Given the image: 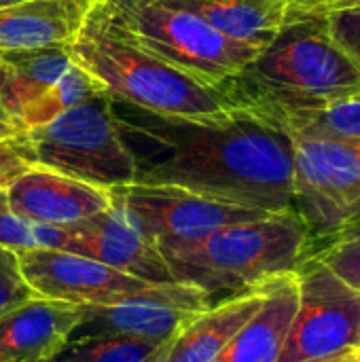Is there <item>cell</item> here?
<instances>
[{
    "mask_svg": "<svg viewBox=\"0 0 360 362\" xmlns=\"http://www.w3.org/2000/svg\"><path fill=\"white\" fill-rule=\"evenodd\" d=\"M68 53L72 64L93 76L112 100L163 117L216 119L229 112L219 89L191 78L119 34L100 2L85 17Z\"/></svg>",
    "mask_w": 360,
    "mask_h": 362,
    "instance_id": "cell-4",
    "label": "cell"
},
{
    "mask_svg": "<svg viewBox=\"0 0 360 362\" xmlns=\"http://www.w3.org/2000/svg\"><path fill=\"white\" fill-rule=\"evenodd\" d=\"M170 303L127 301L115 305H83L81 322L70 339L76 337H132L153 344H170L182 325L193 316Z\"/></svg>",
    "mask_w": 360,
    "mask_h": 362,
    "instance_id": "cell-17",
    "label": "cell"
},
{
    "mask_svg": "<svg viewBox=\"0 0 360 362\" xmlns=\"http://www.w3.org/2000/svg\"><path fill=\"white\" fill-rule=\"evenodd\" d=\"M240 42L265 49L291 17L293 0H166Z\"/></svg>",
    "mask_w": 360,
    "mask_h": 362,
    "instance_id": "cell-18",
    "label": "cell"
},
{
    "mask_svg": "<svg viewBox=\"0 0 360 362\" xmlns=\"http://www.w3.org/2000/svg\"><path fill=\"white\" fill-rule=\"evenodd\" d=\"M110 197L157 248L178 242H193L219 227L255 221L269 214L221 204L168 185L132 182L110 189Z\"/></svg>",
    "mask_w": 360,
    "mask_h": 362,
    "instance_id": "cell-10",
    "label": "cell"
},
{
    "mask_svg": "<svg viewBox=\"0 0 360 362\" xmlns=\"http://www.w3.org/2000/svg\"><path fill=\"white\" fill-rule=\"evenodd\" d=\"M100 95H108V93L83 68L72 66L55 85H51L40 98H36L32 104H28L21 110V115L15 119L17 132H25V129L45 125L51 119L59 117L62 112H66L79 104H85L93 98H100Z\"/></svg>",
    "mask_w": 360,
    "mask_h": 362,
    "instance_id": "cell-21",
    "label": "cell"
},
{
    "mask_svg": "<svg viewBox=\"0 0 360 362\" xmlns=\"http://www.w3.org/2000/svg\"><path fill=\"white\" fill-rule=\"evenodd\" d=\"M15 2H21V0H0V6H6V4H15Z\"/></svg>",
    "mask_w": 360,
    "mask_h": 362,
    "instance_id": "cell-30",
    "label": "cell"
},
{
    "mask_svg": "<svg viewBox=\"0 0 360 362\" xmlns=\"http://www.w3.org/2000/svg\"><path fill=\"white\" fill-rule=\"evenodd\" d=\"M17 134H19L17 132V125L13 123V119L6 115V110L0 104V142H6V140H11Z\"/></svg>",
    "mask_w": 360,
    "mask_h": 362,
    "instance_id": "cell-28",
    "label": "cell"
},
{
    "mask_svg": "<svg viewBox=\"0 0 360 362\" xmlns=\"http://www.w3.org/2000/svg\"><path fill=\"white\" fill-rule=\"evenodd\" d=\"M295 212L318 240L360 214V140L291 138Z\"/></svg>",
    "mask_w": 360,
    "mask_h": 362,
    "instance_id": "cell-9",
    "label": "cell"
},
{
    "mask_svg": "<svg viewBox=\"0 0 360 362\" xmlns=\"http://www.w3.org/2000/svg\"><path fill=\"white\" fill-rule=\"evenodd\" d=\"M297 310L278 362L329 358L360 350V291L314 255L295 269Z\"/></svg>",
    "mask_w": 360,
    "mask_h": 362,
    "instance_id": "cell-8",
    "label": "cell"
},
{
    "mask_svg": "<svg viewBox=\"0 0 360 362\" xmlns=\"http://www.w3.org/2000/svg\"><path fill=\"white\" fill-rule=\"evenodd\" d=\"M174 280L204 293L208 305L293 274L310 250V231L295 210L219 227L193 242L157 248Z\"/></svg>",
    "mask_w": 360,
    "mask_h": 362,
    "instance_id": "cell-3",
    "label": "cell"
},
{
    "mask_svg": "<svg viewBox=\"0 0 360 362\" xmlns=\"http://www.w3.org/2000/svg\"><path fill=\"white\" fill-rule=\"evenodd\" d=\"M356 362H360V350H359V358H356Z\"/></svg>",
    "mask_w": 360,
    "mask_h": 362,
    "instance_id": "cell-31",
    "label": "cell"
},
{
    "mask_svg": "<svg viewBox=\"0 0 360 362\" xmlns=\"http://www.w3.org/2000/svg\"><path fill=\"white\" fill-rule=\"evenodd\" d=\"M32 297H36V293L30 288L21 272L19 252L0 246V314L25 303Z\"/></svg>",
    "mask_w": 360,
    "mask_h": 362,
    "instance_id": "cell-24",
    "label": "cell"
},
{
    "mask_svg": "<svg viewBox=\"0 0 360 362\" xmlns=\"http://www.w3.org/2000/svg\"><path fill=\"white\" fill-rule=\"evenodd\" d=\"M21 272L38 297L74 305H115L127 301L170 303L185 310H206L204 293L178 282H149L123 274L95 259L55 250L32 248L19 252Z\"/></svg>",
    "mask_w": 360,
    "mask_h": 362,
    "instance_id": "cell-7",
    "label": "cell"
},
{
    "mask_svg": "<svg viewBox=\"0 0 360 362\" xmlns=\"http://www.w3.org/2000/svg\"><path fill=\"white\" fill-rule=\"evenodd\" d=\"M356 358H359V350H356V352H348V354H339V356L312 358V361H299V362H356Z\"/></svg>",
    "mask_w": 360,
    "mask_h": 362,
    "instance_id": "cell-29",
    "label": "cell"
},
{
    "mask_svg": "<svg viewBox=\"0 0 360 362\" xmlns=\"http://www.w3.org/2000/svg\"><path fill=\"white\" fill-rule=\"evenodd\" d=\"M263 297L261 284L195 312L166 346L159 362H214L231 337L255 316Z\"/></svg>",
    "mask_w": 360,
    "mask_h": 362,
    "instance_id": "cell-15",
    "label": "cell"
},
{
    "mask_svg": "<svg viewBox=\"0 0 360 362\" xmlns=\"http://www.w3.org/2000/svg\"><path fill=\"white\" fill-rule=\"evenodd\" d=\"M36 238L40 248L83 255L149 282H176L157 246L127 218V214L115 202L108 210L76 225H36Z\"/></svg>",
    "mask_w": 360,
    "mask_h": 362,
    "instance_id": "cell-11",
    "label": "cell"
},
{
    "mask_svg": "<svg viewBox=\"0 0 360 362\" xmlns=\"http://www.w3.org/2000/svg\"><path fill=\"white\" fill-rule=\"evenodd\" d=\"M0 246L15 252H25L38 246L36 225L17 216L6 199V189H0Z\"/></svg>",
    "mask_w": 360,
    "mask_h": 362,
    "instance_id": "cell-25",
    "label": "cell"
},
{
    "mask_svg": "<svg viewBox=\"0 0 360 362\" xmlns=\"http://www.w3.org/2000/svg\"><path fill=\"white\" fill-rule=\"evenodd\" d=\"M100 0H21L0 6V53L68 47Z\"/></svg>",
    "mask_w": 360,
    "mask_h": 362,
    "instance_id": "cell-14",
    "label": "cell"
},
{
    "mask_svg": "<svg viewBox=\"0 0 360 362\" xmlns=\"http://www.w3.org/2000/svg\"><path fill=\"white\" fill-rule=\"evenodd\" d=\"M6 199L17 216L45 227L76 225L112 206L110 191L45 168L21 172L6 187Z\"/></svg>",
    "mask_w": 360,
    "mask_h": 362,
    "instance_id": "cell-12",
    "label": "cell"
},
{
    "mask_svg": "<svg viewBox=\"0 0 360 362\" xmlns=\"http://www.w3.org/2000/svg\"><path fill=\"white\" fill-rule=\"evenodd\" d=\"M110 108L136 182L269 214L295 210L293 140L269 119L233 106L216 119L163 117L112 98Z\"/></svg>",
    "mask_w": 360,
    "mask_h": 362,
    "instance_id": "cell-1",
    "label": "cell"
},
{
    "mask_svg": "<svg viewBox=\"0 0 360 362\" xmlns=\"http://www.w3.org/2000/svg\"><path fill=\"white\" fill-rule=\"evenodd\" d=\"M8 144L30 168H45L106 191L132 185L138 176L134 155L117 129L108 95L19 132Z\"/></svg>",
    "mask_w": 360,
    "mask_h": 362,
    "instance_id": "cell-6",
    "label": "cell"
},
{
    "mask_svg": "<svg viewBox=\"0 0 360 362\" xmlns=\"http://www.w3.org/2000/svg\"><path fill=\"white\" fill-rule=\"evenodd\" d=\"M219 91L236 108H318L360 93V66L333 40L325 17H297Z\"/></svg>",
    "mask_w": 360,
    "mask_h": 362,
    "instance_id": "cell-2",
    "label": "cell"
},
{
    "mask_svg": "<svg viewBox=\"0 0 360 362\" xmlns=\"http://www.w3.org/2000/svg\"><path fill=\"white\" fill-rule=\"evenodd\" d=\"M325 19L333 40L360 66V2L333 8Z\"/></svg>",
    "mask_w": 360,
    "mask_h": 362,
    "instance_id": "cell-26",
    "label": "cell"
},
{
    "mask_svg": "<svg viewBox=\"0 0 360 362\" xmlns=\"http://www.w3.org/2000/svg\"><path fill=\"white\" fill-rule=\"evenodd\" d=\"M100 8L127 40L214 89L240 74L261 51L166 0H100Z\"/></svg>",
    "mask_w": 360,
    "mask_h": 362,
    "instance_id": "cell-5",
    "label": "cell"
},
{
    "mask_svg": "<svg viewBox=\"0 0 360 362\" xmlns=\"http://www.w3.org/2000/svg\"><path fill=\"white\" fill-rule=\"evenodd\" d=\"M166 346L132 337H76L47 362H159Z\"/></svg>",
    "mask_w": 360,
    "mask_h": 362,
    "instance_id": "cell-22",
    "label": "cell"
},
{
    "mask_svg": "<svg viewBox=\"0 0 360 362\" xmlns=\"http://www.w3.org/2000/svg\"><path fill=\"white\" fill-rule=\"evenodd\" d=\"M308 252L331 267L352 288L360 291V214L335 231L310 240Z\"/></svg>",
    "mask_w": 360,
    "mask_h": 362,
    "instance_id": "cell-23",
    "label": "cell"
},
{
    "mask_svg": "<svg viewBox=\"0 0 360 362\" xmlns=\"http://www.w3.org/2000/svg\"><path fill=\"white\" fill-rule=\"evenodd\" d=\"M236 108V106H233ZM257 112L291 138H323V140H360V93L318 106V108H244Z\"/></svg>",
    "mask_w": 360,
    "mask_h": 362,
    "instance_id": "cell-20",
    "label": "cell"
},
{
    "mask_svg": "<svg viewBox=\"0 0 360 362\" xmlns=\"http://www.w3.org/2000/svg\"><path fill=\"white\" fill-rule=\"evenodd\" d=\"M83 305L32 297L0 314V362H47L72 337Z\"/></svg>",
    "mask_w": 360,
    "mask_h": 362,
    "instance_id": "cell-13",
    "label": "cell"
},
{
    "mask_svg": "<svg viewBox=\"0 0 360 362\" xmlns=\"http://www.w3.org/2000/svg\"><path fill=\"white\" fill-rule=\"evenodd\" d=\"M72 66L68 47L62 45L0 53V104L13 123Z\"/></svg>",
    "mask_w": 360,
    "mask_h": 362,
    "instance_id": "cell-19",
    "label": "cell"
},
{
    "mask_svg": "<svg viewBox=\"0 0 360 362\" xmlns=\"http://www.w3.org/2000/svg\"><path fill=\"white\" fill-rule=\"evenodd\" d=\"M265 297L255 316L231 337L214 362H278L297 310V278L284 274L263 284Z\"/></svg>",
    "mask_w": 360,
    "mask_h": 362,
    "instance_id": "cell-16",
    "label": "cell"
},
{
    "mask_svg": "<svg viewBox=\"0 0 360 362\" xmlns=\"http://www.w3.org/2000/svg\"><path fill=\"white\" fill-rule=\"evenodd\" d=\"M30 165L23 163V159L15 153V148L6 142H0V189H6L21 172H25Z\"/></svg>",
    "mask_w": 360,
    "mask_h": 362,
    "instance_id": "cell-27",
    "label": "cell"
}]
</instances>
